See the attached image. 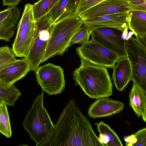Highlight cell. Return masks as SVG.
I'll return each mask as SVG.
<instances>
[{
    "instance_id": "obj_29",
    "label": "cell",
    "mask_w": 146,
    "mask_h": 146,
    "mask_svg": "<svg viewBox=\"0 0 146 146\" xmlns=\"http://www.w3.org/2000/svg\"><path fill=\"white\" fill-rule=\"evenodd\" d=\"M80 0H69L68 4V13L74 14Z\"/></svg>"
},
{
    "instance_id": "obj_4",
    "label": "cell",
    "mask_w": 146,
    "mask_h": 146,
    "mask_svg": "<svg viewBox=\"0 0 146 146\" xmlns=\"http://www.w3.org/2000/svg\"><path fill=\"white\" fill-rule=\"evenodd\" d=\"M44 91L37 96L25 116L23 126L31 139L39 146L50 135L55 125L43 105Z\"/></svg>"
},
{
    "instance_id": "obj_1",
    "label": "cell",
    "mask_w": 146,
    "mask_h": 146,
    "mask_svg": "<svg viewBox=\"0 0 146 146\" xmlns=\"http://www.w3.org/2000/svg\"><path fill=\"white\" fill-rule=\"evenodd\" d=\"M105 146L73 99L64 108L50 135L39 146Z\"/></svg>"
},
{
    "instance_id": "obj_6",
    "label": "cell",
    "mask_w": 146,
    "mask_h": 146,
    "mask_svg": "<svg viewBox=\"0 0 146 146\" xmlns=\"http://www.w3.org/2000/svg\"><path fill=\"white\" fill-rule=\"evenodd\" d=\"M17 28V33L12 49L16 57L26 58L37 31V24L34 16L33 5L29 3L25 5Z\"/></svg>"
},
{
    "instance_id": "obj_28",
    "label": "cell",
    "mask_w": 146,
    "mask_h": 146,
    "mask_svg": "<svg viewBox=\"0 0 146 146\" xmlns=\"http://www.w3.org/2000/svg\"><path fill=\"white\" fill-rule=\"evenodd\" d=\"M137 139V142L133 146H146V129H142L134 134Z\"/></svg>"
},
{
    "instance_id": "obj_7",
    "label": "cell",
    "mask_w": 146,
    "mask_h": 146,
    "mask_svg": "<svg viewBox=\"0 0 146 146\" xmlns=\"http://www.w3.org/2000/svg\"><path fill=\"white\" fill-rule=\"evenodd\" d=\"M37 84L48 95L61 94L65 88L62 68L48 63L39 67L35 72Z\"/></svg>"
},
{
    "instance_id": "obj_13",
    "label": "cell",
    "mask_w": 146,
    "mask_h": 146,
    "mask_svg": "<svg viewBox=\"0 0 146 146\" xmlns=\"http://www.w3.org/2000/svg\"><path fill=\"white\" fill-rule=\"evenodd\" d=\"M124 107L121 102L102 98L97 99L91 105L88 113L90 117L94 118L108 117L120 113Z\"/></svg>"
},
{
    "instance_id": "obj_12",
    "label": "cell",
    "mask_w": 146,
    "mask_h": 146,
    "mask_svg": "<svg viewBox=\"0 0 146 146\" xmlns=\"http://www.w3.org/2000/svg\"><path fill=\"white\" fill-rule=\"evenodd\" d=\"M129 11L117 13L82 21L84 25L91 31L101 27L117 29L125 32L128 28Z\"/></svg>"
},
{
    "instance_id": "obj_16",
    "label": "cell",
    "mask_w": 146,
    "mask_h": 146,
    "mask_svg": "<svg viewBox=\"0 0 146 146\" xmlns=\"http://www.w3.org/2000/svg\"><path fill=\"white\" fill-rule=\"evenodd\" d=\"M116 65L113 67L112 79L113 83L119 91L123 92L129 82L131 80V71L126 57L119 58Z\"/></svg>"
},
{
    "instance_id": "obj_2",
    "label": "cell",
    "mask_w": 146,
    "mask_h": 146,
    "mask_svg": "<svg viewBox=\"0 0 146 146\" xmlns=\"http://www.w3.org/2000/svg\"><path fill=\"white\" fill-rule=\"evenodd\" d=\"M81 60L80 66L73 73L75 84L92 99L112 95L113 84L107 68Z\"/></svg>"
},
{
    "instance_id": "obj_23",
    "label": "cell",
    "mask_w": 146,
    "mask_h": 146,
    "mask_svg": "<svg viewBox=\"0 0 146 146\" xmlns=\"http://www.w3.org/2000/svg\"><path fill=\"white\" fill-rule=\"evenodd\" d=\"M7 106L3 101L0 104V133L10 138L12 132Z\"/></svg>"
},
{
    "instance_id": "obj_17",
    "label": "cell",
    "mask_w": 146,
    "mask_h": 146,
    "mask_svg": "<svg viewBox=\"0 0 146 146\" xmlns=\"http://www.w3.org/2000/svg\"><path fill=\"white\" fill-rule=\"evenodd\" d=\"M129 98V106L136 115L146 122V92L133 82Z\"/></svg>"
},
{
    "instance_id": "obj_18",
    "label": "cell",
    "mask_w": 146,
    "mask_h": 146,
    "mask_svg": "<svg viewBox=\"0 0 146 146\" xmlns=\"http://www.w3.org/2000/svg\"><path fill=\"white\" fill-rule=\"evenodd\" d=\"M129 13L128 28L135 36L146 38V11L131 10Z\"/></svg>"
},
{
    "instance_id": "obj_20",
    "label": "cell",
    "mask_w": 146,
    "mask_h": 146,
    "mask_svg": "<svg viewBox=\"0 0 146 146\" xmlns=\"http://www.w3.org/2000/svg\"><path fill=\"white\" fill-rule=\"evenodd\" d=\"M69 0H59L47 15L52 25L55 22L69 15L68 4Z\"/></svg>"
},
{
    "instance_id": "obj_33",
    "label": "cell",
    "mask_w": 146,
    "mask_h": 146,
    "mask_svg": "<svg viewBox=\"0 0 146 146\" xmlns=\"http://www.w3.org/2000/svg\"><path fill=\"white\" fill-rule=\"evenodd\" d=\"M2 101H1V100H0V103H1V102H2Z\"/></svg>"
},
{
    "instance_id": "obj_21",
    "label": "cell",
    "mask_w": 146,
    "mask_h": 146,
    "mask_svg": "<svg viewBox=\"0 0 146 146\" xmlns=\"http://www.w3.org/2000/svg\"><path fill=\"white\" fill-rule=\"evenodd\" d=\"M59 0H39L33 5L35 19L36 21L48 14Z\"/></svg>"
},
{
    "instance_id": "obj_27",
    "label": "cell",
    "mask_w": 146,
    "mask_h": 146,
    "mask_svg": "<svg viewBox=\"0 0 146 146\" xmlns=\"http://www.w3.org/2000/svg\"><path fill=\"white\" fill-rule=\"evenodd\" d=\"M131 10L146 11V0H128Z\"/></svg>"
},
{
    "instance_id": "obj_5",
    "label": "cell",
    "mask_w": 146,
    "mask_h": 146,
    "mask_svg": "<svg viewBox=\"0 0 146 146\" xmlns=\"http://www.w3.org/2000/svg\"><path fill=\"white\" fill-rule=\"evenodd\" d=\"M125 48L132 80L146 92V38L131 36L125 39Z\"/></svg>"
},
{
    "instance_id": "obj_15",
    "label": "cell",
    "mask_w": 146,
    "mask_h": 146,
    "mask_svg": "<svg viewBox=\"0 0 146 146\" xmlns=\"http://www.w3.org/2000/svg\"><path fill=\"white\" fill-rule=\"evenodd\" d=\"M31 71L30 64L26 58L17 59L0 72V82L7 85H14Z\"/></svg>"
},
{
    "instance_id": "obj_9",
    "label": "cell",
    "mask_w": 146,
    "mask_h": 146,
    "mask_svg": "<svg viewBox=\"0 0 146 146\" xmlns=\"http://www.w3.org/2000/svg\"><path fill=\"white\" fill-rule=\"evenodd\" d=\"M76 50L81 60L107 68H113L119 58L115 54L90 40L77 47Z\"/></svg>"
},
{
    "instance_id": "obj_24",
    "label": "cell",
    "mask_w": 146,
    "mask_h": 146,
    "mask_svg": "<svg viewBox=\"0 0 146 146\" xmlns=\"http://www.w3.org/2000/svg\"><path fill=\"white\" fill-rule=\"evenodd\" d=\"M15 56L9 46L0 47V72L17 60Z\"/></svg>"
},
{
    "instance_id": "obj_3",
    "label": "cell",
    "mask_w": 146,
    "mask_h": 146,
    "mask_svg": "<svg viewBox=\"0 0 146 146\" xmlns=\"http://www.w3.org/2000/svg\"><path fill=\"white\" fill-rule=\"evenodd\" d=\"M83 25L81 19L74 14L69 15L54 23L41 63L56 55H62L70 46L73 36Z\"/></svg>"
},
{
    "instance_id": "obj_31",
    "label": "cell",
    "mask_w": 146,
    "mask_h": 146,
    "mask_svg": "<svg viewBox=\"0 0 146 146\" xmlns=\"http://www.w3.org/2000/svg\"><path fill=\"white\" fill-rule=\"evenodd\" d=\"M100 142L105 146H108L109 142V139L107 136L104 134L100 133L99 136L98 137Z\"/></svg>"
},
{
    "instance_id": "obj_30",
    "label": "cell",
    "mask_w": 146,
    "mask_h": 146,
    "mask_svg": "<svg viewBox=\"0 0 146 146\" xmlns=\"http://www.w3.org/2000/svg\"><path fill=\"white\" fill-rule=\"evenodd\" d=\"M22 0H2L3 5L9 7L18 5Z\"/></svg>"
},
{
    "instance_id": "obj_26",
    "label": "cell",
    "mask_w": 146,
    "mask_h": 146,
    "mask_svg": "<svg viewBox=\"0 0 146 146\" xmlns=\"http://www.w3.org/2000/svg\"><path fill=\"white\" fill-rule=\"evenodd\" d=\"M104 0H85L77 7L74 14L78 15L84 11Z\"/></svg>"
},
{
    "instance_id": "obj_19",
    "label": "cell",
    "mask_w": 146,
    "mask_h": 146,
    "mask_svg": "<svg viewBox=\"0 0 146 146\" xmlns=\"http://www.w3.org/2000/svg\"><path fill=\"white\" fill-rule=\"evenodd\" d=\"M21 93L14 85H7L0 82V100L7 105H14Z\"/></svg>"
},
{
    "instance_id": "obj_8",
    "label": "cell",
    "mask_w": 146,
    "mask_h": 146,
    "mask_svg": "<svg viewBox=\"0 0 146 146\" xmlns=\"http://www.w3.org/2000/svg\"><path fill=\"white\" fill-rule=\"evenodd\" d=\"M36 21V35L29 53L26 58L30 64L31 70L35 72L41 63L52 26L50 23L47 15Z\"/></svg>"
},
{
    "instance_id": "obj_22",
    "label": "cell",
    "mask_w": 146,
    "mask_h": 146,
    "mask_svg": "<svg viewBox=\"0 0 146 146\" xmlns=\"http://www.w3.org/2000/svg\"><path fill=\"white\" fill-rule=\"evenodd\" d=\"M95 125L100 133L106 135L109 139L108 146H123V145L119 137L110 126L102 121L96 123Z\"/></svg>"
},
{
    "instance_id": "obj_11",
    "label": "cell",
    "mask_w": 146,
    "mask_h": 146,
    "mask_svg": "<svg viewBox=\"0 0 146 146\" xmlns=\"http://www.w3.org/2000/svg\"><path fill=\"white\" fill-rule=\"evenodd\" d=\"M131 10L128 0H104L78 15L82 21L104 15Z\"/></svg>"
},
{
    "instance_id": "obj_32",
    "label": "cell",
    "mask_w": 146,
    "mask_h": 146,
    "mask_svg": "<svg viewBox=\"0 0 146 146\" xmlns=\"http://www.w3.org/2000/svg\"><path fill=\"white\" fill-rule=\"evenodd\" d=\"M137 141V138L134 135H131L129 136V140L126 145V146H133V145L136 143Z\"/></svg>"
},
{
    "instance_id": "obj_14",
    "label": "cell",
    "mask_w": 146,
    "mask_h": 146,
    "mask_svg": "<svg viewBox=\"0 0 146 146\" xmlns=\"http://www.w3.org/2000/svg\"><path fill=\"white\" fill-rule=\"evenodd\" d=\"M20 13V9L16 6L0 11V40L8 42L13 37Z\"/></svg>"
},
{
    "instance_id": "obj_10",
    "label": "cell",
    "mask_w": 146,
    "mask_h": 146,
    "mask_svg": "<svg viewBox=\"0 0 146 146\" xmlns=\"http://www.w3.org/2000/svg\"><path fill=\"white\" fill-rule=\"evenodd\" d=\"M90 40L97 42L115 54L119 58L126 57L124 32L110 27H101L90 31Z\"/></svg>"
},
{
    "instance_id": "obj_25",
    "label": "cell",
    "mask_w": 146,
    "mask_h": 146,
    "mask_svg": "<svg viewBox=\"0 0 146 146\" xmlns=\"http://www.w3.org/2000/svg\"><path fill=\"white\" fill-rule=\"evenodd\" d=\"M90 35L88 28L83 25L72 38L70 42V46L76 43L82 45L87 42L89 41Z\"/></svg>"
}]
</instances>
